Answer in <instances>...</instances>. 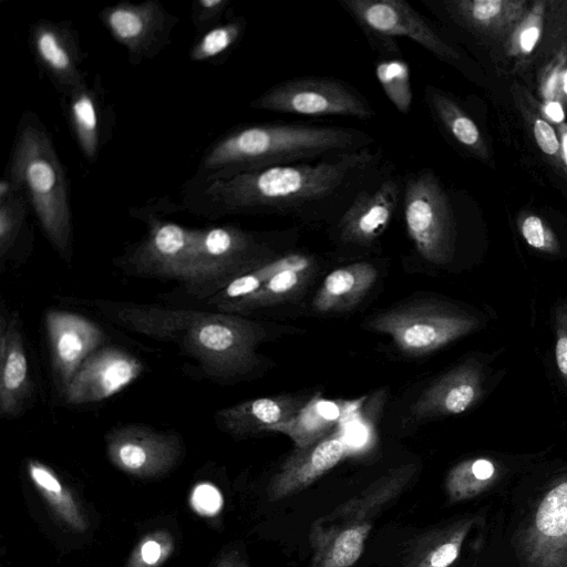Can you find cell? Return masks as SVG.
<instances>
[{
	"mask_svg": "<svg viewBox=\"0 0 567 567\" xmlns=\"http://www.w3.org/2000/svg\"><path fill=\"white\" fill-rule=\"evenodd\" d=\"M383 168L371 147L313 162L199 177L186 192V204L209 217L259 214L334 224L355 195Z\"/></svg>",
	"mask_w": 567,
	"mask_h": 567,
	"instance_id": "6da1fadb",
	"label": "cell"
},
{
	"mask_svg": "<svg viewBox=\"0 0 567 567\" xmlns=\"http://www.w3.org/2000/svg\"><path fill=\"white\" fill-rule=\"evenodd\" d=\"M367 132L307 123H259L224 135L205 153L199 177L229 176L272 166L313 162L370 147Z\"/></svg>",
	"mask_w": 567,
	"mask_h": 567,
	"instance_id": "7a4b0ae2",
	"label": "cell"
},
{
	"mask_svg": "<svg viewBox=\"0 0 567 567\" xmlns=\"http://www.w3.org/2000/svg\"><path fill=\"white\" fill-rule=\"evenodd\" d=\"M118 318L135 331L176 342L213 377L245 375L259 363L256 347L265 331L235 315L124 307Z\"/></svg>",
	"mask_w": 567,
	"mask_h": 567,
	"instance_id": "3957f363",
	"label": "cell"
},
{
	"mask_svg": "<svg viewBox=\"0 0 567 567\" xmlns=\"http://www.w3.org/2000/svg\"><path fill=\"white\" fill-rule=\"evenodd\" d=\"M9 178L27 196L51 244L65 254L72 237L66 177L50 136L37 118L20 125Z\"/></svg>",
	"mask_w": 567,
	"mask_h": 567,
	"instance_id": "277c9868",
	"label": "cell"
},
{
	"mask_svg": "<svg viewBox=\"0 0 567 567\" xmlns=\"http://www.w3.org/2000/svg\"><path fill=\"white\" fill-rule=\"evenodd\" d=\"M413 464L390 470L359 495L319 517L310 527L309 567H352L361 557L373 519L406 486Z\"/></svg>",
	"mask_w": 567,
	"mask_h": 567,
	"instance_id": "5b68a950",
	"label": "cell"
},
{
	"mask_svg": "<svg viewBox=\"0 0 567 567\" xmlns=\"http://www.w3.org/2000/svg\"><path fill=\"white\" fill-rule=\"evenodd\" d=\"M373 50L399 54L395 38L414 41L437 59L457 65L461 52L439 28L405 0H338Z\"/></svg>",
	"mask_w": 567,
	"mask_h": 567,
	"instance_id": "8992f818",
	"label": "cell"
},
{
	"mask_svg": "<svg viewBox=\"0 0 567 567\" xmlns=\"http://www.w3.org/2000/svg\"><path fill=\"white\" fill-rule=\"evenodd\" d=\"M403 217L408 235L429 262H447L454 251L455 221L447 193L429 168L403 179Z\"/></svg>",
	"mask_w": 567,
	"mask_h": 567,
	"instance_id": "52a82bcc",
	"label": "cell"
},
{
	"mask_svg": "<svg viewBox=\"0 0 567 567\" xmlns=\"http://www.w3.org/2000/svg\"><path fill=\"white\" fill-rule=\"evenodd\" d=\"M254 110L303 116H349L370 120V101L351 84L330 76H299L281 81L252 100Z\"/></svg>",
	"mask_w": 567,
	"mask_h": 567,
	"instance_id": "ba28073f",
	"label": "cell"
},
{
	"mask_svg": "<svg viewBox=\"0 0 567 567\" xmlns=\"http://www.w3.org/2000/svg\"><path fill=\"white\" fill-rule=\"evenodd\" d=\"M475 321L462 312L429 301H415L375 315L368 327L388 334L409 355H424L468 333Z\"/></svg>",
	"mask_w": 567,
	"mask_h": 567,
	"instance_id": "9c48e42d",
	"label": "cell"
},
{
	"mask_svg": "<svg viewBox=\"0 0 567 567\" xmlns=\"http://www.w3.org/2000/svg\"><path fill=\"white\" fill-rule=\"evenodd\" d=\"M276 257V252L255 234L238 227L225 225L196 229L190 281H217L223 288Z\"/></svg>",
	"mask_w": 567,
	"mask_h": 567,
	"instance_id": "30bf717a",
	"label": "cell"
},
{
	"mask_svg": "<svg viewBox=\"0 0 567 567\" xmlns=\"http://www.w3.org/2000/svg\"><path fill=\"white\" fill-rule=\"evenodd\" d=\"M403 178L393 169L381 172L352 199L332 224L339 243L370 247L385 231L402 200Z\"/></svg>",
	"mask_w": 567,
	"mask_h": 567,
	"instance_id": "8fae6325",
	"label": "cell"
},
{
	"mask_svg": "<svg viewBox=\"0 0 567 567\" xmlns=\"http://www.w3.org/2000/svg\"><path fill=\"white\" fill-rule=\"evenodd\" d=\"M517 544L520 567H567V481L545 494Z\"/></svg>",
	"mask_w": 567,
	"mask_h": 567,
	"instance_id": "7c38bea8",
	"label": "cell"
},
{
	"mask_svg": "<svg viewBox=\"0 0 567 567\" xmlns=\"http://www.w3.org/2000/svg\"><path fill=\"white\" fill-rule=\"evenodd\" d=\"M101 20L112 37L126 48L130 61L136 63L151 58L164 45L177 19L161 2L146 0L106 7Z\"/></svg>",
	"mask_w": 567,
	"mask_h": 567,
	"instance_id": "4fadbf2b",
	"label": "cell"
},
{
	"mask_svg": "<svg viewBox=\"0 0 567 567\" xmlns=\"http://www.w3.org/2000/svg\"><path fill=\"white\" fill-rule=\"evenodd\" d=\"M142 371L141 361L123 350L105 348L94 351L66 386V399L72 404L102 401L122 391Z\"/></svg>",
	"mask_w": 567,
	"mask_h": 567,
	"instance_id": "5bb4252c",
	"label": "cell"
},
{
	"mask_svg": "<svg viewBox=\"0 0 567 567\" xmlns=\"http://www.w3.org/2000/svg\"><path fill=\"white\" fill-rule=\"evenodd\" d=\"M196 229L165 220H153L147 236L132 255L142 272L190 281Z\"/></svg>",
	"mask_w": 567,
	"mask_h": 567,
	"instance_id": "9a60e30c",
	"label": "cell"
},
{
	"mask_svg": "<svg viewBox=\"0 0 567 567\" xmlns=\"http://www.w3.org/2000/svg\"><path fill=\"white\" fill-rule=\"evenodd\" d=\"M30 40L35 60L63 93L69 95L86 84L73 29L62 22L40 20L31 28Z\"/></svg>",
	"mask_w": 567,
	"mask_h": 567,
	"instance_id": "2e32d148",
	"label": "cell"
},
{
	"mask_svg": "<svg viewBox=\"0 0 567 567\" xmlns=\"http://www.w3.org/2000/svg\"><path fill=\"white\" fill-rule=\"evenodd\" d=\"M45 327L53 369L65 390L81 364L100 346L103 334L89 319L59 310L47 313Z\"/></svg>",
	"mask_w": 567,
	"mask_h": 567,
	"instance_id": "e0dca14e",
	"label": "cell"
},
{
	"mask_svg": "<svg viewBox=\"0 0 567 567\" xmlns=\"http://www.w3.org/2000/svg\"><path fill=\"white\" fill-rule=\"evenodd\" d=\"M346 453V442L338 433L309 447L295 449L268 485L269 501L277 502L307 488L334 467Z\"/></svg>",
	"mask_w": 567,
	"mask_h": 567,
	"instance_id": "ac0fdd59",
	"label": "cell"
},
{
	"mask_svg": "<svg viewBox=\"0 0 567 567\" xmlns=\"http://www.w3.org/2000/svg\"><path fill=\"white\" fill-rule=\"evenodd\" d=\"M441 10L468 32L506 41L529 8L526 0H444Z\"/></svg>",
	"mask_w": 567,
	"mask_h": 567,
	"instance_id": "d6986e66",
	"label": "cell"
},
{
	"mask_svg": "<svg viewBox=\"0 0 567 567\" xmlns=\"http://www.w3.org/2000/svg\"><path fill=\"white\" fill-rule=\"evenodd\" d=\"M109 451L114 462L126 471L152 473L171 463L177 441L144 426L128 425L109 436Z\"/></svg>",
	"mask_w": 567,
	"mask_h": 567,
	"instance_id": "ffe728a7",
	"label": "cell"
},
{
	"mask_svg": "<svg viewBox=\"0 0 567 567\" xmlns=\"http://www.w3.org/2000/svg\"><path fill=\"white\" fill-rule=\"evenodd\" d=\"M310 398L279 394L252 399L218 411L216 420L224 430L238 435L268 431L293 417Z\"/></svg>",
	"mask_w": 567,
	"mask_h": 567,
	"instance_id": "44dd1931",
	"label": "cell"
},
{
	"mask_svg": "<svg viewBox=\"0 0 567 567\" xmlns=\"http://www.w3.org/2000/svg\"><path fill=\"white\" fill-rule=\"evenodd\" d=\"M480 392L477 371L468 365L457 367L425 389L412 406L411 413L417 420L458 414L477 400Z\"/></svg>",
	"mask_w": 567,
	"mask_h": 567,
	"instance_id": "7402d4cb",
	"label": "cell"
},
{
	"mask_svg": "<svg viewBox=\"0 0 567 567\" xmlns=\"http://www.w3.org/2000/svg\"><path fill=\"white\" fill-rule=\"evenodd\" d=\"M359 403L329 400L315 394L293 417L271 426L268 431L289 436L296 449H306L333 434V430L359 408Z\"/></svg>",
	"mask_w": 567,
	"mask_h": 567,
	"instance_id": "603a6c76",
	"label": "cell"
},
{
	"mask_svg": "<svg viewBox=\"0 0 567 567\" xmlns=\"http://www.w3.org/2000/svg\"><path fill=\"white\" fill-rule=\"evenodd\" d=\"M28 360L18 323L1 318L0 328V412L17 416L30 393Z\"/></svg>",
	"mask_w": 567,
	"mask_h": 567,
	"instance_id": "cb8c5ba5",
	"label": "cell"
},
{
	"mask_svg": "<svg viewBox=\"0 0 567 567\" xmlns=\"http://www.w3.org/2000/svg\"><path fill=\"white\" fill-rule=\"evenodd\" d=\"M377 277L378 270L368 261L337 268L322 281L312 307L321 313L350 310L363 299Z\"/></svg>",
	"mask_w": 567,
	"mask_h": 567,
	"instance_id": "d4e9b609",
	"label": "cell"
},
{
	"mask_svg": "<svg viewBox=\"0 0 567 567\" xmlns=\"http://www.w3.org/2000/svg\"><path fill=\"white\" fill-rule=\"evenodd\" d=\"M424 102L433 118L458 145L478 158L488 159V150L480 128L452 96L426 84Z\"/></svg>",
	"mask_w": 567,
	"mask_h": 567,
	"instance_id": "484cf974",
	"label": "cell"
},
{
	"mask_svg": "<svg viewBox=\"0 0 567 567\" xmlns=\"http://www.w3.org/2000/svg\"><path fill=\"white\" fill-rule=\"evenodd\" d=\"M471 526L472 520L464 519L419 535L410 543L402 567L451 566Z\"/></svg>",
	"mask_w": 567,
	"mask_h": 567,
	"instance_id": "4316f807",
	"label": "cell"
},
{
	"mask_svg": "<svg viewBox=\"0 0 567 567\" xmlns=\"http://www.w3.org/2000/svg\"><path fill=\"white\" fill-rule=\"evenodd\" d=\"M68 96L72 131L84 156L94 161L103 135V111L97 90L84 84Z\"/></svg>",
	"mask_w": 567,
	"mask_h": 567,
	"instance_id": "83f0119b",
	"label": "cell"
},
{
	"mask_svg": "<svg viewBox=\"0 0 567 567\" xmlns=\"http://www.w3.org/2000/svg\"><path fill=\"white\" fill-rule=\"evenodd\" d=\"M315 271L316 261L311 257L301 265L276 274L255 293L236 302L223 306L219 309L227 312H236L288 301L297 297L299 291L306 287Z\"/></svg>",
	"mask_w": 567,
	"mask_h": 567,
	"instance_id": "f1b7e54d",
	"label": "cell"
},
{
	"mask_svg": "<svg viewBox=\"0 0 567 567\" xmlns=\"http://www.w3.org/2000/svg\"><path fill=\"white\" fill-rule=\"evenodd\" d=\"M311 256L300 252L278 256L275 259L255 268L229 281L212 298L218 308L241 300L261 288L268 280L281 270L301 265Z\"/></svg>",
	"mask_w": 567,
	"mask_h": 567,
	"instance_id": "f546056e",
	"label": "cell"
},
{
	"mask_svg": "<svg viewBox=\"0 0 567 567\" xmlns=\"http://www.w3.org/2000/svg\"><path fill=\"white\" fill-rule=\"evenodd\" d=\"M495 465L487 458L464 461L454 466L446 477V493L451 502L474 497L494 481Z\"/></svg>",
	"mask_w": 567,
	"mask_h": 567,
	"instance_id": "4dcf8cb0",
	"label": "cell"
},
{
	"mask_svg": "<svg viewBox=\"0 0 567 567\" xmlns=\"http://www.w3.org/2000/svg\"><path fill=\"white\" fill-rule=\"evenodd\" d=\"M374 73L383 93L396 111L408 114L413 101L408 63L401 58H385L378 61Z\"/></svg>",
	"mask_w": 567,
	"mask_h": 567,
	"instance_id": "1f68e13d",
	"label": "cell"
},
{
	"mask_svg": "<svg viewBox=\"0 0 567 567\" xmlns=\"http://www.w3.org/2000/svg\"><path fill=\"white\" fill-rule=\"evenodd\" d=\"M546 1H534L520 22L505 41V50L508 56L518 61L527 59L543 38L545 22Z\"/></svg>",
	"mask_w": 567,
	"mask_h": 567,
	"instance_id": "d6a6232c",
	"label": "cell"
},
{
	"mask_svg": "<svg viewBox=\"0 0 567 567\" xmlns=\"http://www.w3.org/2000/svg\"><path fill=\"white\" fill-rule=\"evenodd\" d=\"M244 29L245 20L243 18L210 28L192 47L190 59L200 62L225 53L238 41Z\"/></svg>",
	"mask_w": 567,
	"mask_h": 567,
	"instance_id": "836d02e7",
	"label": "cell"
},
{
	"mask_svg": "<svg viewBox=\"0 0 567 567\" xmlns=\"http://www.w3.org/2000/svg\"><path fill=\"white\" fill-rule=\"evenodd\" d=\"M29 200L22 190L0 197V256L3 259L19 235Z\"/></svg>",
	"mask_w": 567,
	"mask_h": 567,
	"instance_id": "e575fe53",
	"label": "cell"
},
{
	"mask_svg": "<svg viewBox=\"0 0 567 567\" xmlns=\"http://www.w3.org/2000/svg\"><path fill=\"white\" fill-rule=\"evenodd\" d=\"M567 47V1H546L539 56L549 60Z\"/></svg>",
	"mask_w": 567,
	"mask_h": 567,
	"instance_id": "d590c367",
	"label": "cell"
},
{
	"mask_svg": "<svg viewBox=\"0 0 567 567\" xmlns=\"http://www.w3.org/2000/svg\"><path fill=\"white\" fill-rule=\"evenodd\" d=\"M520 109L532 126L534 138L540 151L551 158L555 166L561 169L560 142L553 125L535 110L533 103L532 106L522 104Z\"/></svg>",
	"mask_w": 567,
	"mask_h": 567,
	"instance_id": "8d00e7d4",
	"label": "cell"
},
{
	"mask_svg": "<svg viewBox=\"0 0 567 567\" xmlns=\"http://www.w3.org/2000/svg\"><path fill=\"white\" fill-rule=\"evenodd\" d=\"M518 227L524 239L535 249L546 252L558 250V240L550 227L538 216L533 214L522 215Z\"/></svg>",
	"mask_w": 567,
	"mask_h": 567,
	"instance_id": "74e56055",
	"label": "cell"
},
{
	"mask_svg": "<svg viewBox=\"0 0 567 567\" xmlns=\"http://www.w3.org/2000/svg\"><path fill=\"white\" fill-rule=\"evenodd\" d=\"M567 60V47L558 51L543 66L538 80V91L543 101L558 100L559 80Z\"/></svg>",
	"mask_w": 567,
	"mask_h": 567,
	"instance_id": "f35d334b",
	"label": "cell"
},
{
	"mask_svg": "<svg viewBox=\"0 0 567 567\" xmlns=\"http://www.w3.org/2000/svg\"><path fill=\"white\" fill-rule=\"evenodd\" d=\"M194 508L202 515H215L223 506V498L219 491L212 485H198L192 496Z\"/></svg>",
	"mask_w": 567,
	"mask_h": 567,
	"instance_id": "ab89813d",
	"label": "cell"
},
{
	"mask_svg": "<svg viewBox=\"0 0 567 567\" xmlns=\"http://www.w3.org/2000/svg\"><path fill=\"white\" fill-rule=\"evenodd\" d=\"M229 0H197L193 3L192 18L197 29L217 20L226 11Z\"/></svg>",
	"mask_w": 567,
	"mask_h": 567,
	"instance_id": "60d3db41",
	"label": "cell"
},
{
	"mask_svg": "<svg viewBox=\"0 0 567 567\" xmlns=\"http://www.w3.org/2000/svg\"><path fill=\"white\" fill-rule=\"evenodd\" d=\"M29 471L33 482L43 489L49 497H53V495H55L61 499L60 495L63 492L62 486L58 478L47 467L38 463H30Z\"/></svg>",
	"mask_w": 567,
	"mask_h": 567,
	"instance_id": "b9f144b4",
	"label": "cell"
},
{
	"mask_svg": "<svg viewBox=\"0 0 567 567\" xmlns=\"http://www.w3.org/2000/svg\"><path fill=\"white\" fill-rule=\"evenodd\" d=\"M556 363L567 380V312L557 316Z\"/></svg>",
	"mask_w": 567,
	"mask_h": 567,
	"instance_id": "7bdbcfd3",
	"label": "cell"
},
{
	"mask_svg": "<svg viewBox=\"0 0 567 567\" xmlns=\"http://www.w3.org/2000/svg\"><path fill=\"white\" fill-rule=\"evenodd\" d=\"M539 113L550 124L558 126L565 122L564 105L558 100L543 101L539 104Z\"/></svg>",
	"mask_w": 567,
	"mask_h": 567,
	"instance_id": "ee69618b",
	"label": "cell"
},
{
	"mask_svg": "<svg viewBox=\"0 0 567 567\" xmlns=\"http://www.w3.org/2000/svg\"><path fill=\"white\" fill-rule=\"evenodd\" d=\"M142 558L146 564H155L162 554V548L155 540H147L141 549Z\"/></svg>",
	"mask_w": 567,
	"mask_h": 567,
	"instance_id": "f6af8a7d",
	"label": "cell"
},
{
	"mask_svg": "<svg viewBox=\"0 0 567 567\" xmlns=\"http://www.w3.org/2000/svg\"><path fill=\"white\" fill-rule=\"evenodd\" d=\"M557 133L560 142L561 171L567 176V123L564 122L557 126Z\"/></svg>",
	"mask_w": 567,
	"mask_h": 567,
	"instance_id": "bcb514c9",
	"label": "cell"
},
{
	"mask_svg": "<svg viewBox=\"0 0 567 567\" xmlns=\"http://www.w3.org/2000/svg\"><path fill=\"white\" fill-rule=\"evenodd\" d=\"M558 99L563 105L567 104V60L560 74Z\"/></svg>",
	"mask_w": 567,
	"mask_h": 567,
	"instance_id": "7dc6e473",
	"label": "cell"
},
{
	"mask_svg": "<svg viewBox=\"0 0 567 567\" xmlns=\"http://www.w3.org/2000/svg\"><path fill=\"white\" fill-rule=\"evenodd\" d=\"M221 567H246L238 557L228 558Z\"/></svg>",
	"mask_w": 567,
	"mask_h": 567,
	"instance_id": "c3c4849f",
	"label": "cell"
}]
</instances>
